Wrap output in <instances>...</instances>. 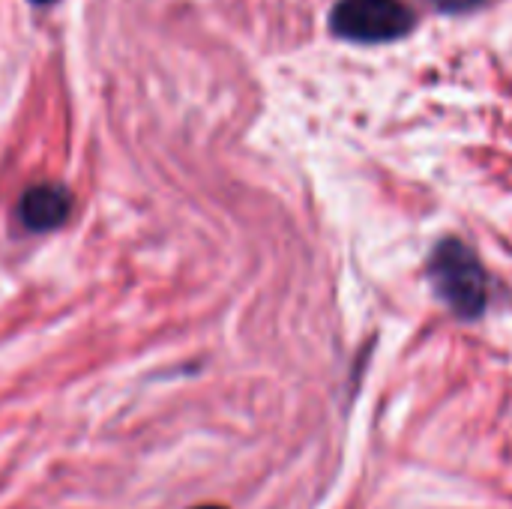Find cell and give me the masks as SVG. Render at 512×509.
Returning a JSON list of instances; mask_svg holds the SVG:
<instances>
[{
    "mask_svg": "<svg viewBox=\"0 0 512 509\" xmlns=\"http://www.w3.org/2000/svg\"><path fill=\"white\" fill-rule=\"evenodd\" d=\"M429 279L441 303L459 318H480L486 312V273L471 246L456 237L438 243L429 261Z\"/></svg>",
    "mask_w": 512,
    "mask_h": 509,
    "instance_id": "6da1fadb",
    "label": "cell"
},
{
    "mask_svg": "<svg viewBox=\"0 0 512 509\" xmlns=\"http://www.w3.org/2000/svg\"><path fill=\"white\" fill-rule=\"evenodd\" d=\"M417 18L402 0H339L330 30L351 42H393L414 30Z\"/></svg>",
    "mask_w": 512,
    "mask_h": 509,
    "instance_id": "7a4b0ae2",
    "label": "cell"
},
{
    "mask_svg": "<svg viewBox=\"0 0 512 509\" xmlns=\"http://www.w3.org/2000/svg\"><path fill=\"white\" fill-rule=\"evenodd\" d=\"M69 213H72V192L60 183L30 186L15 207V219L36 234L60 228L69 219Z\"/></svg>",
    "mask_w": 512,
    "mask_h": 509,
    "instance_id": "3957f363",
    "label": "cell"
},
{
    "mask_svg": "<svg viewBox=\"0 0 512 509\" xmlns=\"http://www.w3.org/2000/svg\"><path fill=\"white\" fill-rule=\"evenodd\" d=\"M435 9H441V12H450V15H456V12H468V9H477L483 0H429Z\"/></svg>",
    "mask_w": 512,
    "mask_h": 509,
    "instance_id": "277c9868",
    "label": "cell"
},
{
    "mask_svg": "<svg viewBox=\"0 0 512 509\" xmlns=\"http://www.w3.org/2000/svg\"><path fill=\"white\" fill-rule=\"evenodd\" d=\"M195 509H225V507H219V504H204V507H195Z\"/></svg>",
    "mask_w": 512,
    "mask_h": 509,
    "instance_id": "5b68a950",
    "label": "cell"
},
{
    "mask_svg": "<svg viewBox=\"0 0 512 509\" xmlns=\"http://www.w3.org/2000/svg\"><path fill=\"white\" fill-rule=\"evenodd\" d=\"M33 3H57V0H33Z\"/></svg>",
    "mask_w": 512,
    "mask_h": 509,
    "instance_id": "8992f818",
    "label": "cell"
}]
</instances>
